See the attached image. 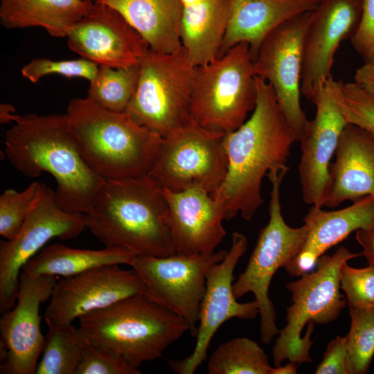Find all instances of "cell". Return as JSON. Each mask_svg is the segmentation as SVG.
Returning a JSON list of instances; mask_svg holds the SVG:
<instances>
[{
    "mask_svg": "<svg viewBox=\"0 0 374 374\" xmlns=\"http://www.w3.org/2000/svg\"><path fill=\"white\" fill-rule=\"evenodd\" d=\"M341 288L350 308H374V267L354 268L347 262L340 270Z\"/></svg>",
    "mask_w": 374,
    "mask_h": 374,
    "instance_id": "obj_35",
    "label": "cell"
},
{
    "mask_svg": "<svg viewBox=\"0 0 374 374\" xmlns=\"http://www.w3.org/2000/svg\"><path fill=\"white\" fill-rule=\"evenodd\" d=\"M247 244L248 240L244 234L233 232L231 245L226 256L209 269L206 290L200 304L195 346L189 356L169 361L175 373L193 374L206 360L207 350L214 335L229 319H251L259 314L256 301L239 303L233 292L234 269L245 253Z\"/></svg>",
    "mask_w": 374,
    "mask_h": 374,
    "instance_id": "obj_14",
    "label": "cell"
},
{
    "mask_svg": "<svg viewBox=\"0 0 374 374\" xmlns=\"http://www.w3.org/2000/svg\"><path fill=\"white\" fill-rule=\"evenodd\" d=\"M139 71V64L120 68L99 66L87 97L109 111L125 112L135 93Z\"/></svg>",
    "mask_w": 374,
    "mask_h": 374,
    "instance_id": "obj_30",
    "label": "cell"
},
{
    "mask_svg": "<svg viewBox=\"0 0 374 374\" xmlns=\"http://www.w3.org/2000/svg\"><path fill=\"white\" fill-rule=\"evenodd\" d=\"M355 238L363 249L362 255L368 265L374 267V224L368 229L356 231Z\"/></svg>",
    "mask_w": 374,
    "mask_h": 374,
    "instance_id": "obj_40",
    "label": "cell"
},
{
    "mask_svg": "<svg viewBox=\"0 0 374 374\" xmlns=\"http://www.w3.org/2000/svg\"><path fill=\"white\" fill-rule=\"evenodd\" d=\"M335 154L323 206L336 207L348 200L374 197V135L348 123Z\"/></svg>",
    "mask_w": 374,
    "mask_h": 374,
    "instance_id": "obj_21",
    "label": "cell"
},
{
    "mask_svg": "<svg viewBox=\"0 0 374 374\" xmlns=\"http://www.w3.org/2000/svg\"><path fill=\"white\" fill-rule=\"evenodd\" d=\"M253 58L242 42L195 67L190 116L202 127L224 134L239 128L257 102Z\"/></svg>",
    "mask_w": 374,
    "mask_h": 374,
    "instance_id": "obj_6",
    "label": "cell"
},
{
    "mask_svg": "<svg viewBox=\"0 0 374 374\" xmlns=\"http://www.w3.org/2000/svg\"><path fill=\"white\" fill-rule=\"evenodd\" d=\"M337 100L348 123L374 135V97L354 82L344 83Z\"/></svg>",
    "mask_w": 374,
    "mask_h": 374,
    "instance_id": "obj_34",
    "label": "cell"
},
{
    "mask_svg": "<svg viewBox=\"0 0 374 374\" xmlns=\"http://www.w3.org/2000/svg\"><path fill=\"white\" fill-rule=\"evenodd\" d=\"M84 341L107 350L139 369L155 360L186 332L187 322L143 294L124 298L79 319Z\"/></svg>",
    "mask_w": 374,
    "mask_h": 374,
    "instance_id": "obj_5",
    "label": "cell"
},
{
    "mask_svg": "<svg viewBox=\"0 0 374 374\" xmlns=\"http://www.w3.org/2000/svg\"><path fill=\"white\" fill-rule=\"evenodd\" d=\"M135 256L121 247L80 249L60 244L44 247L23 267L32 276L53 275L67 277L110 265H131Z\"/></svg>",
    "mask_w": 374,
    "mask_h": 374,
    "instance_id": "obj_27",
    "label": "cell"
},
{
    "mask_svg": "<svg viewBox=\"0 0 374 374\" xmlns=\"http://www.w3.org/2000/svg\"><path fill=\"white\" fill-rule=\"evenodd\" d=\"M140 373L139 369L130 366L114 353L84 341L82 357L75 374Z\"/></svg>",
    "mask_w": 374,
    "mask_h": 374,
    "instance_id": "obj_36",
    "label": "cell"
},
{
    "mask_svg": "<svg viewBox=\"0 0 374 374\" xmlns=\"http://www.w3.org/2000/svg\"><path fill=\"white\" fill-rule=\"evenodd\" d=\"M347 335L348 374L367 373L374 356V308H350Z\"/></svg>",
    "mask_w": 374,
    "mask_h": 374,
    "instance_id": "obj_31",
    "label": "cell"
},
{
    "mask_svg": "<svg viewBox=\"0 0 374 374\" xmlns=\"http://www.w3.org/2000/svg\"><path fill=\"white\" fill-rule=\"evenodd\" d=\"M343 84L332 76L316 90L310 100L316 106L315 116L308 121L299 141L302 197L305 204L321 208L329 180L330 160L348 124L337 100Z\"/></svg>",
    "mask_w": 374,
    "mask_h": 374,
    "instance_id": "obj_16",
    "label": "cell"
},
{
    "mask_svg": "<svg viewBox=\"0 0 374 374\" xmlns=\"http://www.w3.org/2000/svg\"><path fill=\"white\" fill-rule=\"evenodd\" d=\"M168 224L176 253L208 255L226 235L223 208L206 190L193 187L174 192L163 189Z\"/></svg>",
    "mask_w": 374,
    "mask_h": 374,
    "instance_id": "obj_20",
    "label": "cell"
},
{
    "mask_svg": "<svg viewBox=\"0 0 374 374\" xmlns=\"http://www.w3.org/2000/svg\"><path fill=\"white\" fill-rule=\"evenodd\" d=\"M99 66L84 58L68 60H52L35 58L26 64L21 71V75L33 83L42 78L57 74L67 78H82L91 82L96 77Z\"/></svg>",
    "mask_w": 374,
    "mask_h": 374,
    "instance_id": "obj_33",
    "label": "cell"
},
{
    "mask_svg": "<svg viewBox=\"0 0 374 374\" xmlns=\"http://www.w3.org/2000/svg\"><path fill=\"white\" fill-rule=\"evenodd\" d=\"M363 0H322L313 11L303 41L301 92L311 100L330 77L340 43L351 39L362 17Z\"/></svg>",
    "mask_w": 374,
    "mask_h": 374,
    "instance_id": "obj_19",
    "label": "cell"
},
{
    "mask_svg": "<svg viewBox=\"0 0 374 374\" xmlns=\"http://www.w3.org/2000/svg\"><path fill=\"white\" fill-rule=\"evenodd\" d=\"M312 12L296 15L265 38L254 59L256 75L273 88L299 141L308 120L300 103L303 41Z\"/></svg>",
    "mask_w": 374,
    "mask_h": 374,
    "instance_id": "obj_13",
    "label": "cell"
},
{
    "mask_svg": "<svg viewBox=\"0 0 374 374\" xmlns=\"http://www.w3.org/2000/svg\"><path fill=\"white\" fill-rule=\"evenodd\" d=\"M308 234L300 252L285 267L290 276H301L319 258L351 233L374 224V197L366 196L340 210L328 211L313 206L303 218Z\"/></svg>",
    "mask_w": 374,
    "mask_h": 374,
    "instance_id": "obj_22",
    "label": "cell"
},
{
    "mask_svg": "<svg viewBox=\"0 0 374 374\" xmlns=\"http://www.w3.org/2000/svg\"><path fill=\"white\" fill-rule=\"evenodd\" d=\"M120 12L159 53H171L181 46L180 0H98Z\"/></svg>",
    "mask_w": 374,
    "mask_h": 374,
    "instance_id": "obj_24",
    "label": "cell"
},
{
    "mask_svg": "<svg viewBox=\"0 0 374 374\" xmlns=\"http://www.w3.org/2000/svg\"><path fill=\"white\" fill-rule=\"evenodd\" d=\"M139 64L137 87L125 113L164 137L190 116L195 66L182 45L171 53L150 49Z\"/></svg>",
    "mask_w": 374,
    "mask_h": 374,
    "instance_id": "obj_9",
    "label": "cell"
},
{
    "mask_svg": "<svg viewBox=\"0 0 374 374\" xmlns=\"http://www.w3.org/2000/svg\"><path fill=\"white\" fill-rule=\"evenodd\" d=\"M350 41L364 62L374 60V0H363L360 23Z\"/></svg>",
    "mask_w": 374,
    "mask_h": 374,
    "instance_id": "obj_37",
    "label": "cell"
},
{
    "mask_svg": "<svg viewBox=\"0 0 374 374\" xmlns=\"http://www.w3.org/2000/svg\"><path fill=\"white\" fill-rule=\"evenodd\" d=\"M92 0H1L0 23L7 29L41 27L52 37H66L91 10Z\"/></svg>",
    "mask_w": 374,
    "mask_h": 374,
    "instance_id": "obj_26",
    "label": "cell"
},
{
    "mask_svg": "<svg viewBox=\"0 0 374 374\" xmlns=\"http://www.w3.org/2000/svg\"><path fill=\"white\" fill-rule=\"evenodd\" d=\"M257 102L251 116L224 136L228 158L226 177L212 195L226 220L240 213L250 221L263 203L261 183L274 168L286 166L296 136L271 86L256 75Z\"/></svg>",
    "mask_w": 374,
    "mask_h": 374,
    "instance_id": "obj_1",
    "label": "cell"
},
{
    "mask_svg": "<svg viewBox=\"0 0 374 374\" xmlns=\"http://www.w3.org/2000/svg\"><path fill=\"white\" fill-rule=\"evenodd\" d=\"M362 255L341 247L332 256L322 255L315 271L286 285L292 304L287 308V324L272 348L275 366L285 359L297 364L312 362L314 323L333 321L345 308L346 301L339 292L340 270L344 263Z\"/></svg>",
    "mask_w": 374,
    "mask_h": 374,
    "instance_id": "obj_7",
    "label": "cell"
},
{
    "mask_svg": "<svg viewBox=\"0 0 374 374\" xmlns=\"http://www.w3.org/2000/svg\"><path fill=\"white\" fill-rule=\"evenodd\" d=\"M355 82L374 97V60L364 64L357 69Z\"/></svg>",
    "mask_w": 374,
    "mask_h": 374,
    "instance_id": "obj_39",
    "label": "cell"
},
{
    "mask_svg": "<svg viewBox=\"0 0 374 374\" xmlns=\"http://www.w3.org/2000/svg\"><path fill=\"white\" fill-rule=\"evenodd\" d=\"M181 42L195 66L219 55L226 28L229 0H180Z\"/></svg>",
    "mask_w": 374,
    "mask_h": 374,
    "instance_id": "obj_25",
    "label": "cell"
},
{
    "mask_svg": "<svg viewBox=\"0 0 374 374\" xmlns=\"http://www.w3.org/2000/svg\"><path fill=\"white\" fill-rule=\"evenodd\" d=\"M85 217L87 229L105 247L135 256L176 253L163 189L149 175L105 180Z\"/></svg>",
    "mask_w": 374,
    "mask_h": 374,
    "instance_id": "obj_3",
    "label": "cell"
},
{
    "mask_svg": "<svg viewBox=\"0 0 374 374\" xmlns=\"http://www.w3.org/2000/svg\"><path fill=\"white\" fill-rule=\"evenodd\" d=\"M40 183L34 181L18 192L8 189L0 196V235L12 239L20 230L37 197Z\"/></svg>",
    "mask_w": 374,
    "mask_h": 374,
    "instance_id": "obj_32",
    "label": "cell"
},
{
    "mask_svg": "<svg viewBox=\"0 0 374 374\" xmlns=\"http://www.w3.org/2000/svg\"><path fill=\"white\" fill-rule=\"evenodd\" d=\"M298 365L296 363L290 362L285 366L272 367L269 374H295L297 373Z\"/></svg>",
    "mask_w": 374,
    "mask_h": 374,
    "instance_id": "obj_42",
    "label": "cell"
},
{
    "mask_svg": "<svg viewBox=\"0 0 374 374\" xmlns=\"http://www.w3.org/2000/svg\"><path fill=\"white\" fill-rule=\"evenodd\" d=\"M66 37L72 51L98 66L120 68L137 64L150 50L120 12L98 0Z\"/></svg>",
    "mask_w": 374,
    "mask_h": 374,
    "instance_id": "obj_18",
    "label": "cell"
},
{
    "mask_svg": "<svg viewBox=\"0 0 374 374\" xmlns=\"http://www.w3.org/2000/svg\"><path fill=\"white\" fill-rule=\"evenodd\" d=\"M48 327L37 374H75L81 362L84 341L72 323L45 320Z\"/></svg>",
    "mask_w": 374,
    "mask_h": 374,
    "instance_id": "obj_28",
    "label": "cell"
},
{
    "mask_svg": "<svg viewBox=\"0 0 374 374\" xmlns=\"http://www.w3.org/2000/svg\"><path fill=\"white\" fill-rule=\"evenodd\" d=\"M119 265H105L63 277L53 287L45 320L72 323L75 319L127 296L145 294L137 273Z\"/></svg>",
    "mask_w": 374,
    "mask_h": 374,
    "instance_id": "obj_17",
    "label": "cell"
},
{
    "mask_svg": "<svg viewBox=\"0 0 374 374\" xmlns=\"http://www.w3.org/2000/svg\"><path fill=\"white\" fill-rule=\"evenodd\" d=\"M19 115L15 114V109L10 104L3 103L0 105V122L6 124L15 122Z\"/></svg>",
    "mask_w": 374,
    "mask_h": 374,
    "instance_id": "obj_41",
    "label": "cell"
},
{
    "mask_svg": "<svg viewBox=\"0 0 374 374\" xmlns=\"http://www.w3.org/2000/svg\"><path fill=\"white\" fill-rule=\"evenodd\" d=\"M57 277L20 274L15 305L0 319L1 374H34L43 352L39 305L52 294Z\"/></svg>",
    "mask_w": 374,
    "mask_h": 374,
    "instance_id": "obj_15",
    "label": "cell"
},
{
    "mask_svg": "<svg viewBox=\"0 0 374 374\" xmlns=\"http://www.w3.org/2000/svg\"><path fill=\"white\" fill-rule=\"evenodd\" d=\"M85 214L62 209L55 191L40 183L33 206L19 232L0 242V312L16 304L20 271L47 242L73 239L87 229Z\"/></svg>",
    "mask_w": 374,
    "mask_h": 374,
    "instance_id": "obj_11",
    "label": "cell"
},
{
    "mask_svg": "<svg viewBox=\"0 0 374 374\" xmlns=\"http://www.w3.org/2000/svg\"><path fill=\"white\" fill-rule=\"evenodd\" d=\"M66 114L81 155L103 179L148 175L162 145L160 134L88 97L71 100Z\"/></svg>",
    "mask_w": 374,
    "mask_h": 374,
    "instance_id": "obj_4",
    "label": "cell"
},
{
    "mask_svg": "<svg viewBox=\"0 0 374 374\" xmlns=\"http://www.w3.org/2000/svg\"><path fill=\"white\" fill-rule=\"evenodd\" d=\"M5 133L6 155L27 177L46 172L57 184L55 197L70 213L87 214L105 179L80 154L66 114L19 116Z\"/></svg>",
    "mask_w": 374,
    "mask_h": 374,
    "instance_id": "obj_2",
    "label": "cell"
},
{
    "mask_svg": "<svg viewBox=\"0 0 374 374\" xmlns=\"http://www.w3.org/2000/svg\"><path fill=\"white\" fill-rule=\"evenodd\" d=\"M226 253L221 249L208 255L138 256L130 266L143 283L145 295L184 319L196 337L206 275Z\"/></svg>",
    "mask_w": 374,
    "mask_h": 374,
    "instance_id": "obj_12",
    "label": "cell"
},
{
    "mask_svg": "<svg viewBox=\"0 0 374 374\" xmlns=\"http://www.w3.org/2000/svg\"><path fill=\"white\" fill-rule=\"evenodd\" d=\"M316 374H348L347 369V336H337L326 348Z\"/></svg>",
    "mask_w": 374,
    "mask_h": 374,
    "instance_id": "obj_38",
    "label": "cell"
},
{
    "mask_svg": "<svg viewBox=\"0 0 374 374\" xmlns=\"http://www.w3.org/2000/svg\"><path fill=\"white\" fill-rule=\"evenodd\" d=\"M271 368L262 348L247 337L222 344L207 364L209 374H269Z\"/></svg>",
    "mask_w": 374,
    "mask_h": 374,
    "instance_id": "obj_29",
    "label": "cell"
},
{
    "mask_svg": "<svg viewBox=\"0 0 374 374\" xmlns=\"http://www.w3.org/2000/svg\"><path fill=\"white\" fill-rule=\"evenodd\" d=\"M224 135L202 127L190 116L163 137L160 152L148 175L163 189L179 192L199 187L213 194L227 172Z\"/></svg>",
    "mask_w": 374,
    "mask_h": 374,
    "instance_id": "obj_10",
    "label": "cell"
},
{
    "mask_svg": "<svg viewBox=\"0 0 374 374\" xmlns=\"http://www.w3.org/2000/svg\"><path fill=\"white\" fill-rule=\"evenodd\" d=\"M322 0H229V17L218 56L242 42L249 45L253 61L259 48L278 26L314 11Z\"/></svg>",
    "mask_w": 374,
    "mask_h": 374,
    "instance_id": "obj_23",
    "label": "cell"
},
{
    "mask_svg": "<svg viewBox=\"0 0 374 374\" xmlns=\"http://www.w3.org/2000/svg\"><path fill=\"white\" fill-rule=\"evenodd\" d=\"M288 170L285 166L267 174L271 184L269 219L260 231L245 270L233 284L237 299L248 293L253 294L260 316V339L265 344H269L280 332L276 325L274 305L269 297L271 280L279 268L285 267L300 252L308 234L305 224L297 228L287 225L281 213L280 187Z\"/></svg>",
    "mask_w": 374,
    "mask_h": 374,
    "instance_id": "obj_8",
    "label": "cell"
}]
</instances>
